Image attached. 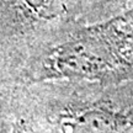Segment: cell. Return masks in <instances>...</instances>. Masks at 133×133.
Instances as JSON below:
<instances>
[{"instance_id": "cell-1", "label": "cell", "mask_w": 133, "mask_h": 133, "mask_svg": "<svg viewBox=\"0 0 133 133\" xmlns=\"http://www.w3.org/2000/svg\"><path fill=\"white\" fill-rule=\"evenodd\" d=\"M132 73L133 5L56 42L38 58L30 79L115 83Z\"/></svg>"}, {"instance_id": "cell-2", "label": "cell", "mask_w": 133, "mask_h": 133, "mask_svg": "<svg viewBox=\"0 0 133 133\" xmlns=\"http://www.w3.org/2000/svg\"><path fill=\"white\" fill-rule=\"evenodd\" d=\"M128 118L110 102L74 107L59 116L62 133H124Z\"/></svg>"}, {"instance_id": "cell-3", "label": "cell", "mask_w": 133, "mask_h": 133, "mask_svg": "<svg viewBox=\"0 0 133 133\" xmlns=\"http://www.w3.org/2000/svg\"><path fill=\"white\" fill-rule=\"evenodd\" d=\"M61 0H22V4L32 17L36 19H51L56 14L58 3Z\"/></svg>"}, {"instance_id": "cell-4", "label": "cell", "mask_w": 133, "mask_h": 133, "mask_svg": "<svg viewBox=\"0 0 133 133\" xmlns=\"http://www.w3.org/2000/svg\"><path fill=\"white\" fill-rule=\"evenodd\" d=\"M10 133H27V129L25 127V122L24 121H19L12 126V129Z\"/></svg>"}]
</instances>
